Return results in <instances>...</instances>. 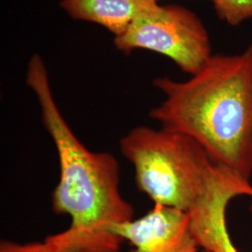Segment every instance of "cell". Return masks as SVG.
I'll return each mask as SVG.
<instances>
[{
  "instance_id": "cell-5",
  "label": "cell",
  "mask_w": 252,
  "mask_h": 252,
  "mask_svg": "<svg viewBox=\"0 0 252 252\" xmlns=\"http://www.w3.org/2000/svg\"><path fill=\"white\" fill-rule=\"evenodd\" d=\"M114 233L133 246L129 252H199L190 233L187 213L154 204L144 216L114 228Z\"/></svg>"
},
{
  "instance_id": "cell-4",
  "label": "cell",
  "mask_w": 252,
  "mask_h": 252,
  "mask_svg": "<svg viewBox=\"0 0 252 252\" xmlns=\"http://www.w3.org/2000/svg\"><path fill=\"white\" fill-rule=\"evenodd\" d=\"M114 43L124 53L146 49L163 54L190 76L213 55L207 28L194 12L180 5H158L115 36Z\"/></svg>"
},
{
  "instance_id": "cell-10",
  "label": "cell",
  "mask_w": 252,
  "mask_h": 252,
  "mask_svg": "<svg viewBox=\"0 0 252 252\" xmlns=\"http://www.w3.org/2000/svg\"><path fill=\"white\" fill-rule=\"evenodd\" d=\"M250 212H251V214H252V203L251 204V206H250Z\"/></svg>"
},
{
  "instance_id": "cell-2",
  "label": "cell",
  "mask_w": 252,
  "mask_h": 252,
  "mask_svg": "<svg viewBox=\"0 0 252 252\" xmlns=\"http://www.w3.org/2000/svg\"><path fill=\"white\" fill-rule=\"evenodd\" d=\"M164 99L150 111L162 128L188 135L219 165L252 177V44L237 55H212L189 80L158 78Z\"/></svg>"
},
{
  "instance_id": "cell-11",
  "label": "cell",
  "mask_w": 252,
  "mask_h": 252,
  "mask_svg": "<svg viewBox=\"0 0 252 252\" xmlns=\"http://www.w3.org/2000/svg\"><path fill=\"white\" fill-rule=\"evenodd\" d=\"M210 1H212V2H213V3H214V2H215V1H216V0H210Z\"/></svg>"
},
{
  "instance_id": "cell-12",
  "label": "cell",
  "mask_w": 252,
  "mask_h": 252,
  "mask_svg": "<svg viewBox=\"0 0 252 252\" xmlns=\"http://www.w3.org/2000/svg\"><path fill=\"white\" fill-rule=\"evenodd\" d=\"M207 252V251H202V252Z\"/></svg>"
},
{
  "instance_id": "cell-6",
  "label": "cell",
  "mask_w": 252,
  "mask_h": 252,
  "mask_svg": "<svg viewBox=\"0 0 252 252\" xmlns=\"http://www.w3.org/2000/svg\"><path fill=\"white\" fill-rule=\"evenodd\" d=\"M238 196L252 198V184L231 176L202 207L188 214L190 233L200 249L209 252H239L231 239L226 221L227 207Z\"/></svg>"
},
{
  "instance_id": "cell-8",
  "label": "cell",
  "mask_w": 252,
  "mask_h": 252,
  "mask_svg": "<svg viewBox=\"0 0 252 252\" xmlns=\"http://www.w3.org/2000/svg\"><path fill=\"white\" fill-rule=\"evenodd\" d=\"M213 4L218 16L231 26L252 18V0H216Z\"/></svg>"
},
{
  "instance_id": "cell-9",
  "label": "cell",
  "mask_w": 252,
  "mask_h": 252,
  "mask_svg": "<svg viewBox=\"0 0 252 252\" xmlns=\"http://www.w3.org/2000/svg\"><path fill=\"white\" fill-rule=\"evenodd\" d=\"M0 252H54L45 241L42 243L20 244L2 240L0 243Z\"/></svg>"
},
{
  "instance_id": "cell-7",
  "label": "cell",
  "mask_w": 252,
  "mask_h": 252,
  "mask_svg": "<svg viewBox=\"0 0 252 252\" xmlns=\"http://www.w3.org/2000/svg\"><path fill=\"white\" fill-rule=\"evenodd\" d=\"M60 5L72 18L97 24L119 36L159 4L155 0H62Z\"/></svg>"
},
{
  "instance_id": "cell-1",
  "label": "cell",
  "mask_w": 252,
  "mask_h": 252,
  "mask_svg": "<svg viewBox=\"0 0 252 252\" xmlns=\"http://www.w3.org/2000/svg\"><path fill=\"white\" fill-rule=\"evenodd\" d=\"M27 84L36 94L42 123L59 159L60 178L52 205L54 212L71 219L63 232L46 238L54 252H120L125 241L116 226L134 220L135 210L120 189L117 159L107 152H93L76 136L58 108L41 57L28 63Z\"/></svg>"
},
{
  "instance_id": "cell-13",
  "label": "cell",
  "mask_w": 252,
  "mask_h": 252,
  "mask_svg": "<svg viewBox=\"0 0 252 252\" xmlns=\"http://www.w3.org/2000/svg\"><path fill=\"white\" fill-rule=\"evenodd\" d=\"M155 1H158V0H155Z\"/></svg>"
},
{
  "instance_id": "cell-3",
  "label": "cell",
  "mask_w": 252,
  "mask_h": 252,
  "mask_svg": "<svg viewBox=\"0 0 252 252\" xmlns=\"http://www.w3.org/2000/svg\"><path fill=\"white\" fill-rule=\"evenodd\" d=\"M120 149L134 166L137 189L154 204L187 214L205 204L229 171L188 135L162 127L131 129Z\"/></svg>"
}]
</instances>
